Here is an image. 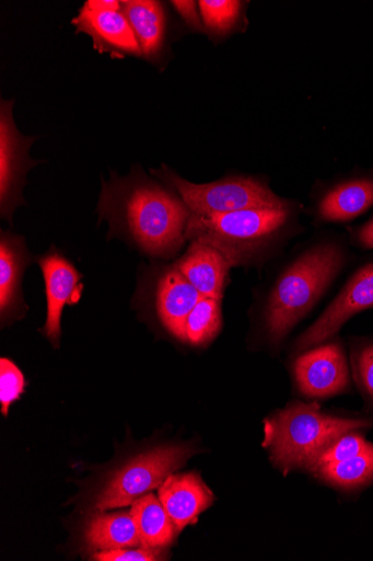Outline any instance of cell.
<instances>
[{"label":"cell","instance_id":"1","mask_svg":"<svg viewBox=\"0 0 373 561\" xmlns=\"http://www.w3.org/2000/svg\"><path fill=\"white\" fill-rule=\"evenodd\" d=\"M97 210L113 233L124 234L150 256L173 257L187 240L191 213L185 202L139 167L127 178L113 175L103 183Z\"/></svg>","mask_w":373,"mask_h":561},{"label":"cell","instance_id":"2","mask_svg":"<svg viewBox=\"0 0 373 561\" xmlns=\"http://www.w3.org/2000/svg\"><path fill=\"white\" fill-rule=\"evenodd\" d=\"M347 263L337 242H323L305 250L278 277L266 298L264 328L272 344H280L314 308Z\"/></svg>","mask_w":373,"mask_h":561},{"label":"cell","instance_id":"3","mask_svg":"<svg viewBox=\"0 0 373 561\" xmlns=\"http://www.w3.org/2000/svg\"><path fill=\"white\" fill-rule=\"evenodd\" d=\"M294 210L292 206L206 217L191 215L186 239L219 249L232 267L257 264L268 259L290 234Z\"/></svg>","mask_w":373,"mask_h":561},{"label":"cell","instance_id":"4","mask_svg":"<svg viewBox=\"0 0 373 561\" xmlns=\"http://www.w3.org/2000/svg\"><path fill=\"white\" fill-rule=\"evenodd\" d=\"M371 421L341 419L319 411L316 402H294L265 422L264 446L283 472L313 470L318 457L341 436L369 427Z\"/></svg>","mask_w":373,"mask_h":561},{"label":"cell","instance_id":"5","mask_svg":"<svg viewBox=\"0 0 373 561\" xmlns=\"http://www.w3.org/2000/svg\"><path fill=\"white\" fill-rule=\"evenodd\" d=\"M151 173L170 185L194 216L285 209L293 206L291 202L277 195L268 184L250 176H230L217 182L195 184L166 165L151 170Z\"/></svg>","mask_w":373,"mask_h":561},{"label":"cell","instance_id":"6","mask_svg":"<svg viewBox=\"0 0 373 561\" xmlns=\"http://www.w3.org/2000/svg\"><path fill=\"white\" fill-rule=\"evenodd\" d=\"M196 453L189 445H164L138 454L106 480L93 507L96 512H108L132 504L162 486Z\"/></svg>","mask_w":373,"mask_h":561},{"label":"cell","instance_id":"7","mask_svg":"<svg viewBox=\"0 0 373 561\" xmlns=\"http://www.w3.org/2000/svg\"><path fill=\"white\" fill-rule=\"evenodd\" d=\"M14 101L0 102V211L12 221L24 203L22 195L27 172L38 162L30 158L35 137L23 136L13 116Z\"/></svg>","mask_w":373,"mask_h":561},{"label":"cell","instance_id":"8","mask_svg":"<svg viewBox=\"0 0 373 561\" xmlns=\"http://www.w3.org/2000/svg\"><path fill=\"white\" fill-rule=\"evenodd\" d=\"M77 33H84L93 41L95 50L114 59L141 58L135 33L117 0H89L73 19Z\"/></svg>","mask_w":373,"mask_h":561},{"label":"cell","instance_id":"9","mask_svg":"<svg viewBox=\"0 0 373 561\" xmlns=\"http://www.w3.org/2000/svg\"><path fill=\"white\" fill-rule=\"evenodd\" d=\"M373 309V263L359 268L327 310L295 342L296 352L323 344L353 316Z\"/></svg>","mask_w":373,"mask_h":561},{"label":"cell","instance_id":"10","mask_svg":"<svg viewBox=\"0 0 373 561\" xmlns=\"http://www.w3.org/2000/svg\"><path fill=\"white\" fill-rule=\"evenodd\" d=\"M300 391L316 399L331 398L350 388V368L338 342L317 346L300 356L294 365Z\"/></svg>","mask_w":373,"mask_h":561},{"label":"cell","instance_id":"11","mask_svg":"<svg viewBox=\"0 0 373 561\" xmlns=\"http://www.w3.org/2000/svg\"><path fill=\"white\" fill-rule=\"evenodd\" d=\"M47 298V320L44 334L53 344H59L61 319L65 306L80 297L79 284L82 278L77 268L55 249L39 259Z\"/></svg>","mask_w":373,"mask_h":561},{"label":"cell","instance_id":"12","mask_svg":"<svg viewBox=\"0 0 373 561\" xmlns=\"http://www.w3.org/2000/svg\"><path fill=\"white\" fill-rule=\"evenodd\" d=\"M373 207V172L351 175L328 187L316 202L319 222L343 224Z\"/></svg>","mask_w":373,"mask_h":561},{"label":"cell","instance_id":"13","mask_svg":"<svg viewBox=\"0 0 373 561\" xmlns=\"http://www.w3.org/2000/svg\"><path fill=\"white\" fill-rule=\"evenodd\" d=\"M159 500L180 533L197 522L215 496L197 473H185L168 477L159 488Z\"/></svg>","mask_w":373,"mask_h":561},{"label":"cell","instance_id":"14","mask_svg":"<svg viewBox=\"0 0 373 561\" xmlns=\"http://www.w3.org/2000/svg\"><path fill=\"white\" fill-rule=\"evenodd\" d=\"M175 266L202 297L222 300L232 265L219 249L194 240Z\"/></svg>","mask_w":373,"mask_h":561},{"label":"cell","instance_id":"15","mask_svg":"<svg viewBox=\"0 0 373 561\" xmlns=\"http://www.w3.org/2000/svg\"><path fill=\"white\" fill-rule=\"evenodd\" d=\"M156 290L160 320L174 336L186 342V321L202 296L175 265L160 277Z\"/></svg>","mask_w":373,"mask_h":561},{"label":"cell","instance_id":"16","mask_svg":"<svg viewBox=\"0 0 373 561\" xmlns=\"http://www.w3.org/2000/svg\"><path fill=\"white\" fill-rule=\"evenodd\" d=\"M120 5L140 46L142 59L156 64L162 59L167 37L165 7L155 0H125Z\"/></svg>","mask_w":373,"mask_h":561},{"label":"cell","instance_id":"17","mask_svg":"<svg viewBox=\"0 0 373 561\" xmlns=\"http://www.w3.org/2000/svg\"><path fill=\"white\" fill-rule=\"evenodd\" d=\"M30 261L25 239L3 231L0 237V311L3 318L18 309L21 282Z\"/></svg>","mask_w":373,"mask_h":561},{"label":"cell","instance_id":"18","mask_svg":"<svg viewBox=\"0 0 373 561\" xmlns=\"http://www.w3.org/2000/svg\"><path fill=\"white\" fill-rule=\"evenodd\" d=\"M84 539L90 550L109 551L141 546L131 513L96 512L88 522Z\"/></svg>","mask_w":373,"mask_h":561},{"label":"cell","instance_id":"19","mask_svg":"<svg viewBox=\"0 0 373 561\" xmlns=\"http://www.w3.org/2000/svg\"><path fill=\"white\" fill-rule=\"evenodd\" d=\"M130 513L142 546L166 549L175 542L179 531L163 503L153 494L149 493L136 500Z\"/></svg>","mask_w":373,"mask_h":561},{"label":"cell","instance_id":"20","mask_svg":"<svg viewBox=\"0 0 373 561\" xmlns=\"http://www.w3.org/2000/svg\"><path fill=\"white\" fill-rule=\"evenodd\" d=\"M246 3L237 0H201L198 2L205 33L223 39L241 28Z\"/></svg>","mask_w":373,"mask_h":561},{"label":"cell","instance_id":"21","mask_svg":"<svg viewBox=\"0 0 373 561\" xmlns=\"http://www.w3.org/2000/svg\"><path fill=\"white\" fill-rule=\"evenodd\" d=\"M315 472L327 482L342 489L364 485L373 480V445L350 460L324 466Z\"/></svg>","mask_w":373,"mask_h":561},{"label":"cell","instance_id":"22","mask_svg":"<svg viewBox=\"0 0 373 561\" xmlns=\"http://www.w3.org/2000/svg\"><path fill=\"white\" fill-rule=\"evenodd\" d=\"M222 329L221 300L202 297L186 321V342L202 346L214 340Z\"/></svg>","mask_w":373,"mask_h":561},{"label":"cell","instance_id":"23","mask_svg":"<svg viewBox=\"0 0 373 561\" xmlns=\"http://www.w3.org/2000/svg\"><path fill=\"white\" fill-rule=\"evenodd\" d=\"M351 368L363 397L373 402V341L352 346Z\"/></svg>","mask_w":373,"mask_h":561},{"label":"cell","instance_id":"24","mask_svg":"<svg viewBox=\"0 0 373 561\" xmlns=\"http://www.w3.org/2000/svg\"><path fill=\"white\" fill-rule=\"evenodd\" d=\"M370 445L371 444L365 442L361 435L353 434L352 432L348 433L338 438L324 451L322 456L318 457V460L312 471L315 472L318 468L324 466L350 460V458L366 450Z\"/></svg>","mask_w":373,"mask_h":561},{"label":"cell","instance_id":"25","mask_svg":"<svg viewBox=\"0 0 373 561\" xmlns=\"http://www.w3.org/2000/svg\"><path fill=\"white\" fill-rule=\"evenodd\" d=\"M25 379L22 371L10 360H0V403L8 416L11 404L24 392Z\"/></svg>","mask_w":373,"mask_h":561},{"label":"cell","instance_id":"26","mask_svg":"<svg viewBox=\"0 0 373 561\" xmlns=\"http://www.w3.org/2000/svg\"><path fill=\"white\" fill-rule=\"evenodd\" d=\"M124 548L109 551H97L93 554V560L97 561H156L166 560L168 553L165 548H149L139 546L138 549Z\"/></svg>","mask_w":373,"mask_h":561},{"label":"cell","instance_id":"27","mask_svg":"<svg viewBox=\"0 0 373 561\" xmlns=\"http://www.w3.org/2000/svg\"><path fill=\"white\" fill-rule=\"evenodd\" d=\"M170 4L175 9V11L191 31L205 33L197 2H191V0L182 2V0H177V2H171Z\"/></svg>","mask_w":373,"mask_h":561},{"label":"cell","instance_id":"28","mask_svg":"<svg viewBox=\"0 0 373 561\" xmlns=\"http://www.w3.org/2000/svg\"><path fill=\"white\" fill-rule=\"evenodd\" d=\"M351 242L362 249H373V217L364 225L349 229Z\"/></svg>","mask_w":373,"mask_h":561}]
</instances>
